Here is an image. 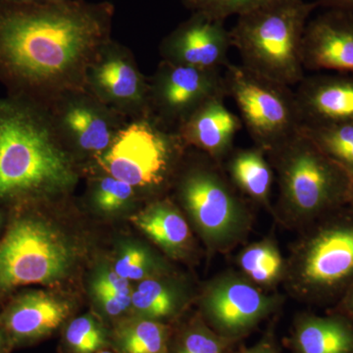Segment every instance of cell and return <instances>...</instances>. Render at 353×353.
Returning <instances> with one entry per match:
<instances>
[{
    "mask_svg": "<svg viewBox=\"0 0 353 353\" xmlns=\"http://www.w3.org/2000/svg\"><path fill=\"white\" fill-rule=\"evenodd\" d=\"M226 97H211L176 131L187 148L199 150L221 164L233 152L234 138L243 128L241 118L225 105Z\"/></svg>",
    "mask_w": 353,
    "mask_h": 353,
    "instance_id": "17",
    "label": "cell"
},
{
    "mask_svg": "<svg viewBox=\"0 0 353 353\" xmlns=\"http://www.w3.org/2000/svg\"><path fill=\"white\" fill-rule=\"evenodd\" d=\"M72 263L71 246L50 223L36 215L16 218L0 239V294L57 282Z\"/></svg>",
    "mask_w": 353,
    "mask_h": 353,
    "instance_id": "8",
    "label": "cell"
},
{
    "mask_svg": "<svg viewBox=\"0 0 353 353\" xmlns=\"http://www.w3.org/2000/svg\"><path fill=\"white\" fill-rule=\"evenodd\" d=\"M224 171L236 190L259 203L268 205L273 168L267 152L255 145L233 150L226 158Z\"/></svg>",
    "mask_w": 353,
    "mask_h": 353,
    "instance_id": "21",
    "label": "cell"
},
{
    "mask_svg": "<svg viewBox=\"0 0 353 353\" xmlns=\"http://www.w3.org/2000/svg\"><path fill=\"white\" fill-rule=\"evenodd\" d=\"M148 80L150 114L175 132L211 97H228L224 75L220 70L194 68L162 60Z\"/></svg>",
    "mask_w": 353,
    "mask_h": 353,
    "instance_id": "11",
    "label": "cell"
},
{
    "mask_svg": "<svg viewBox=\"0 0 353 353\" xmlns=\"http://www.w3.org/2000/svg\"><path fill=\"white\" fill-rule=\"evenodd\" d=\"M224 23L206 14L192 13L162 41V60L203 70L226 68L233 44Z\"/></svg>",
    "mask_w": 353,
    "mask_h": 353,
    "instance_id": "14",
    "label": "cell"
},
{
    "mask_svg": "<svg viewBox=\"0 0 353 353\" xmlns=\"http://www.w3.org/2000/svg\"><path fill=\"white\" fill-rule=\"evenodd\" d=\"M188 150L176 132L146 116L130 120L94 163L137 192L158 190L175 176Z\"/></svg>",
    "mask_w": 353,
    "mask_h": 353,
    "instance_id": "5",
    "label": "cell"
},
{
    "mask_svg": "<svg viewBox=\"0 0 353 353\" xmlns=\"http://www.w3.org/2000/svg\"><path fill=\"white\" fill-rule=\"evenodd\" d=\"M292 343L296 353H353V321L340 313L303 316L296 323Z\"/></svg>",
    "mask_w": 353,
    "mask_h": 353,
    "instance_id": "20",
    "label": "cell"
},
{
    "mask_svg": "<svg viewBox=\"0 0 353 353\" xmlns=\"http://www.w3.org/2000/svg\"><path fill=\"white\" fill-rule=\"evenodd\" d=\"M92 292L103 314L111 319H119L127 311H129V308L110 294L97 290H92Z\"/></svg>",
    "mask_w": 353,
    "mask_h": 353,
    "instance_id": "32",
    "label": "cell"
},
{
    "mask_svg": "<svg viewBox=\"0 0 353 353\" xmlns=\"http://www.w3.org/2000/svg\"><path fill=\"white\" fill-rule=\"evenodd\" d=\"M152 268V259L148 250L139 245H129L121 250L113 270L131 282L148 279Z\"/></svg>",
    "mask_w": 353,
    "mask_h": 353,
    "instance_id": "30",
    "label": "cell"
},
{
    "mask_svg": "<svg viewBox=\"0 0 353 353\" xmlns=\"http://www.w3.org/2000/svg\"><path fill=\"white\" fill-rule=\"evenodd\" d=\"M301 57L304 70L353 73V13L328 10L308 22Z\"/></svg>",
    "mask_w": 353,
    "mask_h": 353,
    "instance_id": "15",
    "label": "cell"
},
{
    "mask_svg": "<svg viewBox=\"0 0 353 353\" xmlns=\"http://www.w3.org/2000/svg\"><path fill=\"white\" fill-rule=\"evenodd\" d=\"M171 330L164 322L125 318L111 331V347L117 353H170Z\"/></svg>",
    "mask_w": 353,
    "mask_h": 353,
    "instance_id": "22",
    "label": "cell"
},
{
    "mask_svg": "<svg viewBox=\"0 0 353 353\" xmlns=\"http://www.w3.org/2000/svg\"><path fill=\"white\" fill-rule=\"evenodd\" d=\"M10 347L8 340H7L6 334L4 333L1 327H0V353H6L7 350Z\"/></svg>",
    "mask_w": 353,
    "mask_h": 353,
    "instance_id": "37",
    "label": "cell"
},
{
    "mask_svg": "<svg viewBox=\"0 0 353 353\" xmlns=\"http://www.w3.org/2000/svg\"><path fill=\"white\" fill-rule=\"evenodd\" d=\"M275 308V301L248 281L225 277L213 283L203 301L208 324L216 333L236 341L254 329Z\"/></svg>",
    "mask_w": 353,
    "mask_h": 353,
    "instance_id": "13",
    "label": "cell"
},
{
    "mask_svg": "<svg viewBox=\"0 0 353 353\" xmlns=\"http://www.w3.org/2000/svg\"><path fill=\"white\" fill-rule=\"evenodd\" d=\"M176 178V194L203 238L227 248L243 234L248 210L222 165L197 150Z\"/></svg>",
    "mask_w": 353,
    "mask_h": 353,
    "instance_id": "7",
    "label": "cell"
},
{
    "mask_svg": "<svg viewBox=\"0 0 353 353\" xmlns=\"http://www.w3.org/2000/svg\"><path fill=\"white\" fill-rule=\"evenodd\" d=\"M1 219H2L1 214H0V225H1Z\"/></svg>",
    "mask_w": 353,
    "mask_h": 353,
    "instance_id": "40",
    "label": "cell"
},
{
    "mask_svg": "<svg viewBox=\"0 0 353 353\" xmlns=\"http://www.w3.org/2000/svg\"><path fill=\"white\" fill-rule=\"evenodd\" d=\"M294 281L301 296L318 303L340 301L353 284V208L350 204L315 221L301 246Z\"/></svg>",
    "mask_w": 353,
    "mask_h": 353,
    "instance_id": "6",
    "label": "cell"
},
{
    "mask_svg": "<svg viewBox=\"0 0 353 353\" xmlns=\"http://www.w3.org/2000/svg\"><path fill=\"white\" fill-rule=\"evenodd\" d=\"M2 1L8 2V3L14 4H43L50 3V2L58 1V0H2Z\"/></svg>",
    "mask_w": 353,
    "mask_h": 353,
    "instance_id": "36",
    "label": "cell"
},
{
    "mask_svg": "<svg viewBox=\"0 0 353 353\" xmlns=\"http://www.w3.org/2000/svg\"><path fill=\"white\" fill-rule=\"evenodd\" d=\"M92 290H101L117 299L127 308L131 309L132 290L129 281L118 275L113 269L99 272L92 283Z\"/></svg>",
    "mask_w": 353,
    "mask_h": 353,
    "instance_id": "31",
    "label": "cell"
},
{
    "mask_svg": "<svg viewBox=\"0 0 353 353\" xmlns=\"http://www.w3.org/2000/svg\"><path fill=\"white\" fill-rule=\"evenodd\" d=\"M301 132L350 175L352 173L353 122L301 127Z\"/></svg>",
    "mask_w": 353,
    "mask_h": 353,
    "instance_id": "24",
    "label": "cell"
},
{
    "mask_svg": "<svg viewBox=\"0 0 353 353\" xmlns=\"http://www.w3.org/2000/svg\"><path fill=\"white\" fill-rule=\"evenodd\" d=\"M85 90L128 119L152 116L150 80L132 51L112 39L88 68Z\"/></svg>",
    "mask_w": 353,
    "mask_h": 353,
    "instance_id": "12",
    "label": "cell"
},
{
    "mask_svg": "<svg viewBox=\"0 0 353 353\" xmlns=\"http://www.w3.org/2000/svg\"><path fill=\"white\" fill-rule=\"evenodd\" d=\"M137 192L129 183L102 172V175L94 179L92 199L99 211L114 213L129 205L136 197Z\"/></svg>",
    "mask_w": 353,
    "mask_h": 353,
    "instance_id": "28",
    "label": "cell"
},
{
    "mask_svg": "<svg viewBox=\"0 0 353 353\" xmlns=\"http://www.w3.org/2000/svg\"><path fill=\"white\" fill-rule=\"evenodd\" d=\"M236 353H278L277 350L269 341L259 343L252 348H246V350H240Z\"/></svg>",
    "mask_w": 353,
    "mask_h": 353,
    "instance_id": "35",
    "label": "cell"
},
{
    "mask_svg": "<svg viewBox=\"0 0 353 353\" xmlns=\"http://www.w3.org/2000/svg\"><path fill=\"white\" fill-rule=\"evenodd\" d=\"M275 1L278 0H180L192 13H203L224 21L230 16L243 15Z\"/></svg>",
    "mask_w": 353,
    "mask_h": 353,
    "instance_id": "29",
    "label": "cell"
},
{
    "mask_svg": "<svg viewBox=\"0 0 353 353\" xmlns=\"http://www.w3.org/2000/svg\"><path fill=\"white\" fill-rule=\"evenodd\" d=\"M353 321V284L341 297L339 304V312Z\"/></svg>",
    "mask_w": 353,
    "mask_h": 353,
    "instance_id": "33",
    "label": "cell"
},
{
    "mask_svg": "<svg viewBox=\"0 0 353 353\" xmlns=\"http://www.w3.org/2000/svg\"><path fill=\"white\" fill-rule=\"evenodd\" d=\"M46 108L74 157L80 154L92 158L94 162L108 152L130 121L87 90L67 92Z\"/></svg>",
    "mask_w": 353,
    "mask_h": 353,
    "instance_id": "10",
    "label": "cell"
},
{
    "mask_svg": "<svg viewBox=\"0 0 353 353\" xmlns=\"http://www.w3.org/2000/svg\"><path fill=\"white\" fill-rule=\"evenodd\" d=\"M180 307L176 290L157 279H145L132 290L131 308L137 317L164 322L174 317Z\"/></svg>",
    "mask_w": 353,
    "mask_h": 353,
    "instance_id": "23",
    "label": "cell"
},
{
    "mask_svg": "<svg viewBox=\"0 0 353 353\" xmlns=\"http://www.w3.org/2000/svg\"><path fill=\"white\" fill-rule=\"evenodd\" d=\"M318 6L329 10L347 11L353 13V0H317Z\"/></svg>",
    "mask_w": 353,
    "mask_h": 353,
    "instance_id": "34",
    "label": "cell"
},
{
    "mask_svg": "<svg viewBox=\"0 0 353 353\" xmlns=\"http://www.w3.org/2000/svg\"><path fill=\"white\" fill-rule=\"evenodd\" d=\"M267 157L278 173L281 206L292 217L315 222L347 204L350 173L301 132Z\"/></svg>",
    "mask_w": 353,
    "mask_h": 353,
    "instance_id": "4",
    "label": "cell"
},
{
    "mask_svg": "<svg viewBox=\"0 0 353 353\" xmlns=\"http://www.w3.org/2000/svg\"><path fill=\"white\" fill-rule=\"evenodd\" d=\"M347 204L353 208V172L350 174V189H348Z\"/></svg>",
    "mask_w": 353,
    "mask_h": 353,
    "instance_id": "38",
    "label": "cell"
},
{
    "mask_svg": "<svg viewBox=\"0 0 353 353\" xmlns=\"http://www.w3.org/2000/svg\"><path fill=\"white\" fill-rule=\"evenodd\" d=\"M228 97L234 99L255 145L269 152L299 134L301 119L289 85L229 63L224 74Z\"/></svg>",
    "mask_w": 353,
    "mask_h": 353,
    "instance_id": "9",
    "label": "cell"
},
{
    "mask_svg": "<svg viewBox=\"0 0 353 353\" xmlns=\"http://www.w3.org/2000/svg\"><path fill=\"white\" fill-rule=\"evenodd\" d=\"M78 179L76 158L48 109L19 97L0 99V201L57 196Z\"/></svg>",
    "mask_w": 353,
    "mask_h": 353,
    "instance_id": "2",
    "label": "cell"
},
{
    "mask_svg": "<svg viewBox=\"0 0 353 353\" xmlns=\"http://www.w3.org/2000/svg\"><path fill=\"white\" fill-rule=\"evenodd\" d=\"M62 347L65 353L99 352L111 347V331L94 315L80 316L65 327Z\"/></svg>",
    "mask_w": 353,
    "mask_h": 353,
    "instance_id": "25",
    "label": "cell"
},
{
    "mask_svg": "<svg viewBox=\"0 0 353 353\" xmlns=\"http://www.w3.org/2000/svg\"><path fill=\"white\" fill-rule=\"evenodd\" d=\"M71 311V304L59 297L41 290L28 292L4 309L0 327L11 347L30 345L57 332L67 322Z\"/></svg>",
    "mask_w": 353,
    "mask_h": 353,
    "instance_id": "16",
    "label": "cell"
},
{
    "mask_svg": "<svg viewBox=\"0 0 353 353\" xmlns=\"http://www.w3.org/2000/svg\"><path fill=\"white\" fill-rule=\"evenodd\" d=\"M317 1L278 0L238 16L231 32L232 44L241 65L285 85L303 80L301 48L304 31Z\"/></svg>",
    "mask_w": 353,
    "mask_h": 353,
    "instance_id": "3",
    "label": "cell"
},
{
    "mask_svg": "<svg viewBox=\"0 0 353 353\" xmlns=\"http://www.w3.org/2000/svg\"><path fill=\"white\" fill-rule=\"evenodd\" d=\"M294 92L301 127L353 122V77H304Z\"/></svg>",
    "mask_w": 353,
    "mask_h": 353,
    "instance_id": "18",
    "label": "cell"
},
{
    "mask_svg": "<svg viewBox=\"0 0 353 353\" xmlns=\"http://www.w3.org/2000/svg\"><path fill=\"white\" fill-rule=\"evenodd\" d=\"M131 221L171 256H183L192 246L189 225L175 204L168 199L152 202L132 215Z\"/></svg>",
    "mask_w": 353,
    "mask_h": 353,
    "instance_id": "19",
    "label": "cell"
},
{
    "mask_svg": "<svg viewBox=\"0 0 353 353\" xmlns=\"http://www.w3.org/2000/svg\"><path fill=\"white\" fill-rule=\"evenodd\" d=\"M232 343L203 320L196 319L183 329L170 353H228Z\"/></svg>",
    "mask_w": 353,
    "mask_h": 353,
    "instance_id": "27",
    "label": "cell"
},
{
    "mask_svg": "<svg viewBox=\"0 0 353 353\" xmlns=\"http://www.w3.org/2000/svg\"><path fill=\"white\" fill-rule=\"evenodd\" d=\"M240 266L253 283L269 285L283 273V259L276 246L269 241L254 243L240 255Z\"/></svg>",
    "mask_w": 353,
    "mask_h": 353,
    "instance_id": "26",
    "label": "cell"
},
{
    "mask_svg": "<svg viewBox=\"0 0 353 353\" xmlns=\"http://www.w3.org/2000/svg\"><path fill=\"white\" fill-rule=\"evenodd\" d=\"M95 353H117V352H109V350H101V352H95Z\"/></svg>",
    "mask_w": 353,
    "mask_h": 353,
    "instance_id": "39",
    "label": "cell"
},
{
    "mask_svg": "<svg viewBox=\"0 0 353 353\" xmlns=\"http://www.w3.org/2000/svg\"><path fill=\"white\" fill-rule=\"evenodd\" d=\"M114 12L109 1L0 0V83L7 95L46 108L85 90L88 68L112 39Z\"/></svg>",
    "mask_w": 353,
    "mask_h": 353,
    "instance_id": "1",
    "label": "cell"
}]
</instances>
